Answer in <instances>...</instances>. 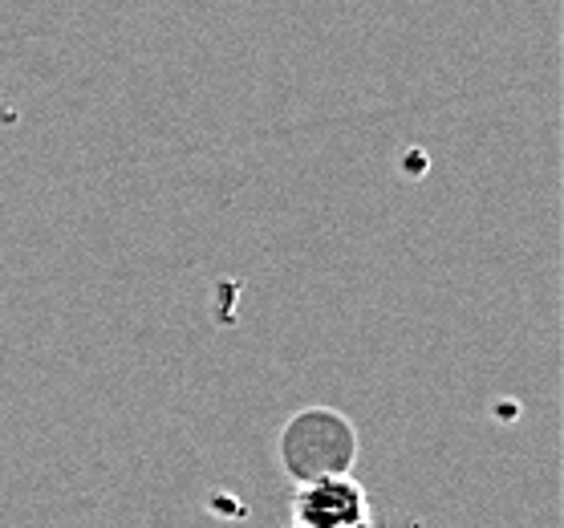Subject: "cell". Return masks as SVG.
Masks as SVG:
<instances>
[{"label":"cell","mask_w":564,"mask_h":528,"mask_svg":"<svg viewBox=\"0 0 564 528\" xmlns=\"http://www.w3.org/2000/svg\"><path fill=\"white\" fill-rule=\"evenodd\" d=\"M293 528H373L370 492L354 479V472L296 484Z\"/></svg>","instance_id":"obj_2"},{"label":"cell","mask_w":564,"mask_h":528,"mask_svg":"<svg viewBox=\"0 0 564 528\" xmlns=\"http://www.w3.org/2000/svg\"><path fill=\"white\" fill-rule=\"evenodd\" d=\"M361 455L358 427L334 407H305L284 419L276 431V464L293 484L321 476H346Z\"/></svg>","instance_id":"obj_1"}]
</instances>
